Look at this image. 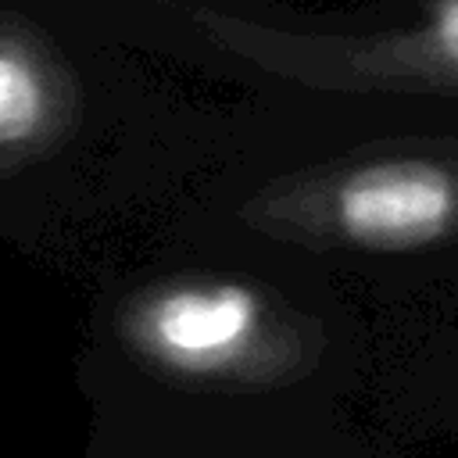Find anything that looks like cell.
Returning <instances> with one entry per match:
<instances>
[{
	"label": "cell",
	"mask_w": 458,
	"mask_h": 458,
	"mask_svg": "<svg viewBox=\"0 0 458 458\" xmlns=\"http://www.w3.org/2000/svg\"><path fill=\"white\" fill-rule=\"evenodd\" d=\"M451 204L447 179L415 161L358 172L340 193L344 229L361 243L397 247L429 240Z\"/></svg>",
	"instance_id": "6da1fadb"
},
{
	"label": "cell",
	"mask_w": 458,
	"mask_h": 458,
	"mask_svg": "<svg viewBox=\"0 0 458 458\" xmlns=\"http://www.w3.org/2000/svg\"><path fill=\"white\" fill-rule=\"evenodd\" d=\"M250 311V297L236 286L215 293H175L154 311V329L175 351H215L240 336Z\"/></svg>",
	"instance_id": "7a4b0ae2"
},
{
	"label": "cell",
	"mask_w": 458,
	"mask_h": 458,
	"mask_svg": "<svg viewBox=\"0 0 458 458\" xmlns=\"http://www.w3.org/2000/svg\"><path fill=\"white\" fill-rule=\"evenodd\" d=\"M43 118V86L21 57L0 50V143L25 140Z\"/></svg>",
	"instance_id": "3957f363"
},
{
	"label": "cell",
	"mask_w": 458,
	"mask_h": 458,
	"mask_svg": "<svg viewBox=\"0 0 458 458\" xmlns=\"http://www.w3.org/2000/svg\"><path fill=\"white\" fill-rule=\"evenodd\" d=\"M429 32L440 43V54H444L447 68L458 72V0H440L437 4V14L429 21Z\"/></svg>",
	"instance_id": "277c9868"
}]
</instances>
